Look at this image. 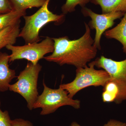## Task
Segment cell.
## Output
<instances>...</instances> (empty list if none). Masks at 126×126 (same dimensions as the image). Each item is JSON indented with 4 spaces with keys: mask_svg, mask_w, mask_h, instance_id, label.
Masks as SVG:
<instances>
[{
    "mask_svg": "<svg viewBox=\"0 0 126 126\" xmlns=\"http://www.w3.org/2000/svg\"><path fill=\"white\" fill-rule=\"evenodd\" d=\"M85 25V33L78 39L71 40L67 36L52 38L54 42L53 52L44 59L61 66L68 64L77 68L86 67L87 63L96 57L97 48L94 45L90 27L86 23Z\"/></svg>",
    "mask_w": 126,
    "mask_h": 126,
    "instance_id": "cell-1",
    "label": "cell"
},
{
    "mask_svg": "<svg viewBox=\"0 0 126 126\" xmlns=\"http://www.w3.org/2000/svg\"><path fill=\"white\" fill-rule=\"evenodd\" d=\"M50 0H47L44 4L33 15L23 16L25 24L20 32L19 37L23 38L25 44L39 42L40 31L43 27L50 22L61 23L63 19L64 15H56L49 10Z\"/></svg>",
    "mask_w": 126,
    "mask_h": 126,
    "instance_id": "cell-2",
    "label": "cell"
},
{
    "mask_svg": "<svg viewBox=\"0 0 126 126\" xmlns=\"http://www.w3.org/2000/svg\"><path fill=\"white\" fill-rule=\"evenodd\" d=\"M42 68L39 63L34 65L29 61L17 77L18 81L9 86L10 91L19 94L25 99L30 110L33 109L34 104L39 96L38 81Z\"/></svg>",
    "mask_w": 126,
    "mask_h": 126,
    "instance_id": "cell-3",
    "label": "cell"
},
{
    "mask_svg": "<svg viewBox=\"0 0 126 126\" xmlns=\"http://www.w3.org/2000/svg\"><path fill=\"white\" fill-rule=\"evenodd\" d=\"M88 65L89 67L77 68L76 77L72 82L60 85V87L67 92L70 98H73L80 90L88 87H103L110 79V76L105 70H96L90 63Z\"/></svg>",
    "mask_w": 126,
    "mask_h": 126,
    "instance_id": "cell-4",
    "label": "cell"
},
{
    "mask_svg": "<svg viewBox=\"0 0 126 126\" xmlns=\"http://www.w3.org/2000/svg\"><path fill=\"white\" fill-rule=\"evenodd\" d=\"M44 90L34 104L33 109H41L40 115L44 116L54 112L63 106H69L75 109L80 107V101L70 98L65 90L60 87L53 89L47 87L43 81Z\"/></svg>",
    "mask_w": 126,
    "mask_h": 126,
    "instance_id": "cell-5",
    "label": "cell"
},
{
    "mask_svg": "<svg viewBox=\"0 0 126 126\" xmlns=\"http://www.w3.org/2000/svg\"><path fill=\"white\" fill-rule=\"evenodd\" d=\"M5 47L11 52L9 62L26 59L35 65L40 60L44 58L46 55L53 52L54 42L52 38L47 37L40 43L27 44L22 46L8 45Z\"/></svg>",
    "mask_w": 126,
    "mask_h": 126,
    "instance_id": "cell-6",
    "label": "cell"
},
{
    "mask_svg": "<svg viewBox=\"0 0 126 126\" xmlns=\"http://www.w3.org/2000/svg\"><path fill=\"white\" fill-rule=\"evenodd\" d=\"M81 11L85 16L91 18L89 26L90 29L96 31L94 45L99 50L101 49L100 40L102 35L107 30L112 27L115 20L121 18L125 14L120 12H114L98 14L85 7L82 8Z\"/></svg>",
    "mask_w": 126,
    "mask_h": 126,
    "instance_id": "cell-7",
    "label": "cell"
},
{
    "mask_svg": "<svg viewBox=\"0 0 126 126\" xmlns=\"http://www.w3.org/2000/svg\"><path fill=\"white\" fill-rule=\"evenodd\" d=\"M102 99L105 103L117 104L126 100V79H111L103 87Z\"/></svg>",
    "mask_w": 126,
    "mask_h": 126,
    "instance_id": "cell-8",
    "label": "cell"
},
{
    "mask_svg": "<svg viewBox=\"0 0 126 126\" xmlns=\"http://www.w3.org/2000/svg\"><path fill=\"white\" fill-rule=\"evenodd\" d=\"M105 70L111 79H126V59L116 61L102 56L90 63Z\"/></svg>",
    "mask_w": 126,
    "mask_h": 126,
    "instance_id": "cell-9",
    "label": "cell"
},
{
    "mask_svg": "<svg viewBox=\"0 0 126 126\" xmlns=\"http://www.w3.org/2000/svg\"><path fill=\"white\" fill-rule=\"evenodd\" d=\"M10 55L0 51V92H4L9 90L12 79L16 78V72L9 67Z\"/></svg>",
    "mask_w": 126,
    "mask_h": 126,
    "instance_id": "cell-10",
    "label": "cell"
},
{
    "mask_svg": "<svg viewBox=\"0 0 126 126\" xmlns=\"http://www.w3.org/2000/svg\"><path fill=\"white\" fill-rule=\"evenodd\" d=\"M104 34L107 38L115 39L119 41L126 55V12L120 23L111 29L105 32Z\"/></svg>",
    "mask_w": 126,
    "mask_h": 126,
    "instance_id": "cell-11",
    "label": "cell"
},
{
    "mask_svg": "<svg viewBox=\"0 0 126 126\" xmlns=\"http://www.w3.org/2000/svg\"><path fill=\"white\" fill-rule=\"evenodd\" d=\"M20 23L6 27L0 31V50L8 45L15 44L20 31Z\"/></svg>",
    "mask_w": 126,
    "mask_h": 126,
    "instance_id": "cell-12",
    "label": "cell"
},
{
    "mask_svg": "<svg viewBox=\"0 0 126 126\" xmlns=\"http://www.w3.org/2000/svg\"><path fill=\"white\" fill-rule=\"evenodd\" d=\"M101 7L103 14L114 12H126V0H91Z\"/></svg>",
    "mask_w": 126,
    "mask_h": 126,
    "instance_id": "cell-13",
    "label": "cell"
},
{
    "mask_svg": "<svg viewBox=\"0 0 126 126\" xmlns=\"http://www.w3.org/2000/svg\"><path fill=\"white\" fill-rule=\"evenodd\" d=\"M26 15V11H12L6 14H0V31L7 27L20 22V18Z\"/></svg>",
    "mask_w": 126,
    "mask_h": 126,
    "instance_id": "cell-14",
    "label": "cell"
},
{
    "mask_svg": "<svg viewBox=\"0 0 126 126\" xmlns=\"http://www.w3.org/2000/svg\"><path fill=\"white\" fill-rule=\"evenodd\" d=\"M13 10L18 11H26L28 9L41 7L47 0H9Z\"/></svg>",
    "mask_w": 126,
    "mask_h": 126,
    "instance_id": "cell-15",
    "label": "cell"
},
{
    "mask_svg": "<svg viewBox=\"0 0 126 126\" xmlns=\"http://www.w3.org/2000/svg\"><path fill=\"white\" fill-rule=\"evenodd\" d=\"M91 1V0H66L65 4L62 7L63 14L65 15L71 13L75 10V8L78 5H79L82 8Z\"/></svg>",
    "mask_w": 126,
    "mask_h": 126,
    "instance_id": "cell-16",
    "label": "cell"
},
{
    "mask_svg": "<svg viewBox=\"0 0 126 126\" xmlns=\"http://www.w3.org/2000/svg\"><path fill=\"white\" fill-rule=\"evenodd\" d=\"M1 101L0 100V126H12V120L11 119L9 112L3 111L0 108Z\"/></svg>",
    "mask_w": 126,
    "mask_h": 126,
    "instance_id": "cell-17",
    "label": "cell"
},
{
    "mask_svg": "<svg viewBox=\"0 0 126 126\" xmlns=\"http://www.w3.org/2000/svg\"><path fill=\"white\" fill-rule=\"evenodd\" d=\"M13 10L9 0H0V14H6Z\"/></svg>",
    "mask_w": 126,
    "mask_h": 126,
    "instance_id": "cell-18",
    "label": "cell"
},
{
    "mask_svg": "<svg viewBox=\"0 0 126 126\" xmlns=\"http://www.w3.org/2000/svg\"><path fill=\"white\" fill-rule=\"evenodd\" d=\"M12 126H34L33 123L22 118H16L12 120Z\"/></svg>",
    "mask_w": 126,
    "mask_h": 126,
    "instance_id": "cell-19",
    "label": "cell"
},
{
    "mask_svg": "<svg viewBox=\"0 0 126 126\" xmlns=\"http://www.w3.org/2000/svg\"><path fill=\"white\" fill-rule=\"evenodd\" d=\"M103 126H126V123L115 119H110Z\"/></svg>",
    "mask_w": 126,
    "mask_h": 126,
    "instance_id": "cell-20",
    "label": "cell"
},
{
    "mask_svg": "<svg viewBox=\"0 0 126 126\" xmlns=\"http://www.w3.org/2000/svg\"><path fill=\"white\" fill-rule=\"evenodd\" d=\"M69 126H81L78 123H77V122H73L71 123Z\"/></svg>",
    "mask_w": 126,
    "mask_h": 126,
    "instance_id": "cell-21",
    "label": "cell"
}]
</instances>
